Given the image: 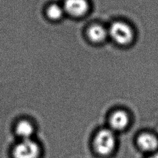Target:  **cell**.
I'll return each instance as SVG.
<instances>
[{"instance_id": "277c9868", "label": "cell", "mask_w": 158, "mask_h": 158, "mask_svg": "<svg viewBox=\"0 0 158 158\" xmlns=\"http://www.w3.org/2000/svg\"><path fill=\"white\" fill-rule=\"evenodd\" d=\"M62 6L65 13L74 17L85 15L90 7L88 0H65Z\"/></svg>"}, {"instance_id": "6da1fadb", "label": "cell", "mask_w": 158, "mask_h": 158, "mask_svg": "<svg viewBox=\"0 0 158 158\" xmlns=\"http://www.w3.org/2000/svg\"><path fill=\"white\" fill-rule=\"evenodd\" d=\"M107 28L109 37L118 45H128L134 40L135 32L133 28L124 21H114Z\"/></svg>"}, {"instance_id": "52a82bcc", "label": "cell", "mask_w": 158, "mask_h": 158, "mask_svg": "<svg viewBox=\"0 0 158 158\" xmlns=\"http://www.w3.org/2000/svg\"><path fill=\"white\" fill-rule=\"evenodd\" d=\"M139 148L145 152H153L158 146V141L156 136L149 133H143L137 138Z\"/></svg>"}, {"instance_id": "5b68a950", "label": "cell", "mask_w": 158, "mask_h": 158, "mask_svg": "<svg viewBox=\"0 0 158 158\" xmlns=\"http://www.w3.org/2000/svg\"><path fill=\"white\" fill-rule=\"evenodd\" d=\"M88 39L94 43H103L109 37L108 28L98 23L90 25L86 31Z\"/></svg>"}, {"instance_id": "9c48e42d", "label": "cell", "mask_w": 158, "mask_h": 158, "mask_svg": "<svg viewBox=\"0 0 158 158\" xmlns=\"http://www.w3.org/2000/svg\"><path fill=\"white\" fill-rule=\"evenodd\" d=\"M65 14L63 6L57 3H52L48 6L46 9L48 17L52 20H59Z\"/></svg>"}, {"instance_id": "30bf717a", "label": "cell", "mask_w": 158, "mask_h": 158, "mask_svg": "<svg viewBox=\"0 0 158 158\" xmlns=\"http://www.w3.org/2000/svg\"><path fill=\"white\" fill-rule=\"evenodd\" d=\"M149 158H158V153H154L152 154Z\"/></svg>"}, {"instance_id": "8992f818", "label": "cell", "mask_w": 158, "mask_h": 158, "mask_svg": "<svg viewBox=\"0 0 158 158\" xmlns=\"http://www.w3.org/2000/svg\"><path fill=\"white\" fill-rule=\"evenodd\" d=\"M129 116L128 114L123 110L114 111L110 115L109 123L111 129L120 131L124 130L129 123Z\"/></svg>"}, {"instance_id": "3957f363", "label": "cell", "mask_w": 158, "mask_h": 158, "mask_svg": "<svg viewBox=\"0 0 158 158\" xmlns=\"http://www.w3.org/2000/svg\"><path fill=\"white\" fill-rule=\"evenodd\" d=\"M40 154L39 145L31 139H22L13 149L14 158H38Z\"/></svg>"}, {"instance_id": "7a4b0ae2", "label": "cell", "mask_w": 158, "mask_h": 158, "mask_svg": "<svg viewBox=\"0 0 158 158\" xmlns=\"http://www.w3.org/2000/svg\"><path fill=\"white\" fill-rule=\"evenodd\" d=\"M116 145V138L111 129L104 128L99 130L94 139V147L96 151L102 156L112 152Z\"/></svg>"}, {"instance_id": "ba28073f", "label": "cell", "mask_w": 158, "mask_h": 158, "mask_svg": "<svg viewBox=\"0 0 158 158\" xmlns=\"http://www.w3.org/2000/svg\"><path fill=\"white\" fill-rule=\"evenodd\" d=\"M16 133L21 139H31L34 132V128L32 124L27 120L20 121L16 126Z\"/></svg>"}]
</instances>
